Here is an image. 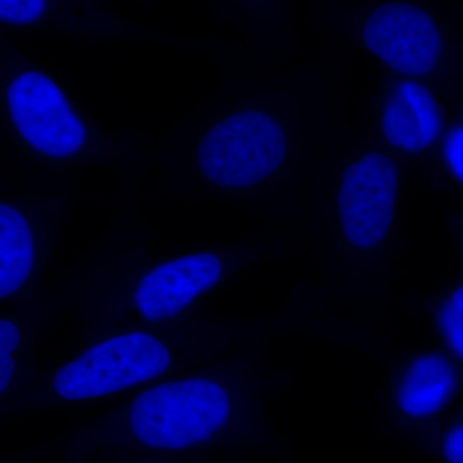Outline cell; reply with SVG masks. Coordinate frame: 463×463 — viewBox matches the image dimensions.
<instances>
[{
  "instance_id": "obj_11",
  "label": "cell",
  "mask_w": 463,
  "mask_h": 463,
  "mask_svg": "<svg viewBox=\"0 0 463 463\" xmlns=\"http://www.w3.org/2000/svg\"><path fill=\"white\" fill-rule=\"evenodd\" d=\"M45 0H0V20L27 25L42 16Z\"/></svg>"
},
{
  "instance_id": "obj_12",
  "label": "cell",
  "mask_w": 463,
  "mask_h": 463,
  "mask_svg": "<svg viewBox=\"0 0 463 463\" xmlns=\"http://www.w3.org/2000/svg\"><path fill=\"white\" fill-rule=\"evenodd\" d=\"M20 331L14 323L0 319V392L7 388L14 371L12 352L20 344Z\"/></svg>"
},
{
  "instance_id": "obj_1",
  "label": "cell",
  "mask_w": 463,
  "mask_h": 463,
  "mask_svg": "<svg viewBox=\"0 0 463 463\" xmlns=\"http://www.w3.org/2000/svg\"><path fill=\"white\" fill-rule=\"evenodd\" d=\"M228 414L230 401L218 383L176 381L139 395L130 412V425L146 446L183 449L212 438Z\"/></svg>"
},
{
  "instance_id": "obj_3",
  "label": "cell",
  "mask_w": 463,
  "mask_h": 463,
  "mask_svg": "<svg viewBox=\"0 0 463 463\" xmlns=\"http://www.w3.org/2000/svg\"><path fill=\"white\" fill-rule=\"evenodd\" d=\"M169 364V352L160 341L137 332L91 347L63 365L54 377V388L69 401L102 397L155 379Z\"/></svg>"
},
{
  "instance_id": "obj_14",
  "label": "cell",
  "mask_w": 463,
  "mask_h": 463,
  "mask_svg": "<svg viewBox=\"0 0 463 463\" xmlns=\"http://www.w3.org/2000/svg\"><path fill=\"white\" fill-rule=\"evenodd\" d=\"M447 158L453 172L463 182V128L453 133L448 141Z\"/></svg>"
},
{
  "instance_id": "obj_7",
  "label": "cell",
  "mask_w": 463,
  "mask_h": 463,
  "mask_svg": "<svg viewBox=\"0 0 463 463\" xmlns=\"http://www.w3.org/2000/svg\"><path fill=\"white\" fill-rule=\"evenodd\" d=\"M221 274V261L210 254L190 255L160 265L139 283L137 307L149 321L170 318L214 286Z\"/></svg>"
},
{
  "instance_id": "obj_13",
  "label": "cell",
  "mask_w": 463,
  "mask_h": 463,
  "mask_svg": "<svg viewBox=\"0 0 463 463\" xmlns=\"http://www.w3.org/2000/svg\"><path fill=\"white\" fill-rule=\"evenodd\" d=\"M440 325L450 345L463 358V301L450 300L443 307Z\"/></svg>"
},
{
  "instance_id": "obj_8",
  "label": "cell",
  "mask_w": 463,
  "mask_h": 463,
  "mask_svg": "<svg viewBox=\"0 0 463 463\" xmlns=\"http://www.w3.org/2000/svg\"><path fill=\"white\" fill-rule=\"evenodd\" d=\"M441 124L440 109L422 85L399 84L390 93L383 129L394 147L421 151L437 138Z\"/></svg>"
},
{
  "instance_id": "obj_9",
  "label": "cell",
  "mask_w": 463,
  "mask_h": 463,
  "mask_svg": "<svg viewBox=\"0 0 463 463\" xmlns=\"http://www.w3.org/2000/svg\"><path fill=\"white\" fill-rule=\"evenodd\" d=\"M456 386V374L446 359L439 355L420 358L405 377L399 392V403L414 417L438 412Z\"/></svg>"
},
{
  "instance_id": "obj_2",
  "label": "cell",
  "mask_w": 463,
  "mask_h": 463,
  "mask_svg": "<svg viewBox=\"0 0 463 463\" xmlns=\"http://www.w3.org/2000/svg\"><path fill=\"white\" fill-rule=\"evenodd\" d=\"M286 137L270 116L259 111L231 115L201 142L197 163L216 184L243 188L258 184L281 166Z\"/></svg>"
},
{
  "instance_id": "obj_5",
  "label": "cell",
  "mask_w": 463,
  "mask_h": 463,
  "mask_svg": "<svg viewBox=\"0 0 463 463\" xmlns=\"http://www.w3.org/2000/svg\"><path fill=\"white\" fill-rule=\"evenodd\" d=\"M398 172L383 155L368 154L345 170L339 194L341 223L356 248L376 246L388 233L394 213Z\"/></svg>"
},
{
  "instance_id": "obj_4",
  "label": "cell",
  "mask_w": 463,
  "mask_h": 463,
  "mask_svg": "<svg viewBox=\"0 0 463 463\" xmlns=\"http://www.w3.org/2000/svg\"><path fill=\"white\" fill-rule=\"evenodd\" d=\"M12 118L33 148L52 157H67L81 148L84 125L62 91L41 72L18 76L8 90Z\"/></svg>"
},
{
  "instance_id": "obj_15",
  "label": "cell",
  "mask_w": 463,
  "mask_h": 463,
  "mask_svg": "<svg viewBox=\"0 0 463 463\" xmlns=\"http://www.w3.org/2000/svg\"><path fill=\"white\" fill-rule=\"evenodd\" d=\"M444 455L450 463H463V426L453 429L444 443Z\"/></svg>"
},
{
  "instance_id": "obj_10",
  "label": "cell",
  "mask_w": 463,
  "mask_h": 463,
  "mask_svg": "<svg viewBox=\"0 0 463 463\" xmlns=\"http://www.w3.org/2000/svg\"><path fill=\"white\" fill-rule=\"evenodd\" d=\"M33 245L26 219L0 203V298L16 292L32 270Z\"/></svg>"
},
{
  "instance_id": "obj_6",
  "label": "cell",
  "mask_w": 463,
  "mask_h": 463,
  "mask_svg": "<svg viewBox=\"0 0 463 463\" xmlns=\"http://www.w3.org/2000/svg\"><path fill=\"white\" fill-rule=\"evenodd\" d=\"M364 38L368 50L395 71L428 74L437 65L441 36L423 9L405 3H386L368 18Z\"/></svg>"
}]
</instances>
